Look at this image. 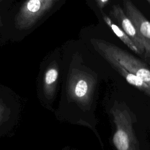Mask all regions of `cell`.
I'll list each match as a JSON object with an SVG mask.
<instances>
[{
  "label": "cell",
  "instance_id": "6da1fadb",
  "mask_svg": "<svg viewBox=\"0 0 150 150\" xmlns=\"http://www.w3.org/2000/svg\"><path fill=\"white\" fill-rule=\"evenodd\" d=\"M66 0H21L4 16L8 39L19 42L40 27Z\"/></svg>",
  "mask_w": 150,
  "mask_h": 150
},
{
  "label": "cell",
  "instance_id": "7a4b0ae2",
  "mask_svg": "<svg viewBox=\"0 0 150 150\" xmlns=\"http://www.w3.org/2000/svg\"><path fill=\"white\" fill-rule=\"evenodd\" d=\"M59 74V54L56 50L42 60L36 80L38 98L41 105L49 110H51L56 94Z\"/></svg>",
  "mask_w": 150,
  "mask_h": 150
},
{
  "label": "cell",
  "instance_id": "3957f363",
  "mask_svg": "<svg viewBox=\"0 0 150 150\" xmlns=\"http://www.w3.org/2000/svg\"><path fill=\"white\" fill-rule=\"evenodd\" d=\"M91 43L96 50L105 59H111L114 60L150 86V67L144 62L127 50L105 40L92 39Z\"/></svg>",
  "mask_w": 150,
  "mask_h": 150
},
{
  "label": "cell",
  "instance_id": "277c9868",
  "mask_svg": "<svg viewBox=\"0 0 150 150\" xmlns=\"http://www.w3.org/2000/svg\"><path fill=\"white\" fill-rule=\"evenodd\" d=\"M22 111L20 97L0 83V138L9 135L18 124Z\"/></svg>",
  "mask_w": 150,
  "mask_h": 150
},
{
  "label": "cell",
  "instance_id": "5b68a950",
  "mask_svg": "<svg viewBox=\"0 0 150 150\" xmlns=\"http://www.w3.org/2000/svg\"><path fill=\"white\" fill-rule=\"evenodd\" d=\"M92 87V79L88 74L75 69H70L66 84L67 98L86 103L90 98Z\"/></svg>",
  "mask_w": 150,
  "mask_h": 150
},
{
  "label": "cell",
  "instance_id": "8992f818",
  "mask_svg": "<svg viewBox=\"0 0 150 150\" xmlns=\"http://www.w3.org/2000/svg\"><path fill=\"white\" fill-rule=\"evenodd\" d=\"M124 12L138 30L144 49L145 58L150 59V21L131 0H122Z\"/></svg>",
  "mask_w": 150,
  "mask_h": 150
},
{
  "label": "cell",
  "instance_id": "52a82bcc",
  "mask_svg": "<svg viewBox=\"0 0 150 150\" xmlns=\"http://www.w3.org/2000/svg\"><path fill=\"white\" fill-rule=\"evenodd\" d=\"M113 115L117 126L112 138L114 145L117 150H131L134 138L128 116L120 111Z\"/></svg>",
  "mask_w": 150,
  "mask_h": 150
},
{
  "label": "cell",
  "instance_id": "ba28073f",
  "mask_svg": "<svg viewBox=\"0 0 150 150\" xmlns=\"http://www.w3.org/2000/svg\"><path fill=\"white\" fill-rule=\"evenodd\" d=\"M111 14L117 21V25L133 41L139 50L140 56L145 58L144 49L138 30L132 21L126 15L123 9L119 5H113L111 11Z\"/></svg>",
  "mask_w": 150,
  "mask_h": 150
},
{
  "label": "cell",
  "instance_id": "9c48e42d",
  "mask_svg": "<svg viewBox=\"0 0 150 150\" xmlns=\"http://www.w3.org/2000/svg\"><path fill=\"white\" fill-rule=\"evenodd\" d=\"M105 60L126 80L129 84L150 96V86L145 83L141 79L138 77L135 74L127 70L114 60L111 59H105Z\"/></svg>",
  "mask_w": 150,
  "mask_h": 150
},
{
  "label": "cell",
  "instance_id": "30bf717a",
  "mask_svg": "<svg viewBox=\"0 0 150 150\" xmlns=\"http://www.w3.org/2000/svg\"><path fill=\"white\" fill-rule=\"evenodd\" d=\"M102 17L104 22L111 29L114 33L124 43L130 50L140 56L139 50L133 42V41L129 38V36L125 33V32L115 23L111 18L107 16L104 12H102Z\"/></svg>",
  "mask_w": 150,
  "mask_h": 150
},
{
  "label": "cell",
  "instance_id": "8fae6325",
  "mask_svg": "<svg viewBox=\"0 0 150 150\" xmlns=\"http://www.w3.org/2000/svg\"><path fill=\"white\" fill-rule=\"evenodd\" d=\"M4 21V16L0 11V47L4 46L8 42Z\"/></svg>",
  "mask_w": 150,
  "mask_h": 150
},
{
  "label": "cell",
  "instance_id": "7c38bea8",
  "mask_svg": "<svg viewBox=\"0 0 150 150\" xmlns=\"http://www.w3.org/2000/svg\"><path fill=\"white\" fill-rule=\"evenodd\" d=\"M16 0H0V11L3 16L8 12Z\"/></svg>",
  "mask_w": 150,
  "mask_h": 150
},
{
  "label": "cell",
  "instance_id": "4fadbf2b",
  "mask_svg": "<svg viewBox=\"0 0 150 150\" xmlns=\"http://www.w3.org/2000/svg\"><path fill=\"white\" fill-rule=\"evenodd\" d=\"M100 9L104 8L110 2V0H95Z\"/></svg>",
  "mask_w": 150,
  "mask_h": 150
},
{
  "label": "cell",
  "instance_id": "5bb4252c",
  "mask_svg": "<svg viewBox=\"0 0 150 150\" xmlns=\"http://www.w3.org/2000/svg\"><path fill=\"white\" fill-rule=\"evenodd\" d=\"M147 1V2L149 4V5H150V0H146Z\"/></svg>",
  "mask_w": 150,
  "mask_h": 150
}]
</instances>
